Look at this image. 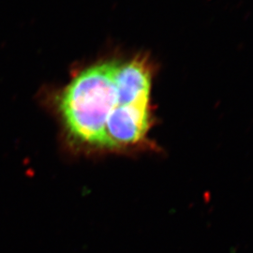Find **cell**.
Listing matches in <instances>:
<instances>
[{"mask_svg": "<svg viewBox=\"0 0 253 253\" xmlns=\"http://www.w3.org/2000/svg\"><path fill=\"white\" fill-rule=\"evenodd\" d=\"M116 65L110 59L83 69L57 97L64 127L78 145L103 148L105 127L119 104Z\"/></svg>", "mask_w": 253, "mask_h": 253, "instance_id": "6da1fadb", "label": "cell"}, {"mask_svg": "<svg viewBox=\"0 0 253 253\" xmlns=\"http://www.w3.org/2000/svg\"><path fill=\"white\" fill-rule=\"evenodd\" d=\"M151 124L150 100L130 103L119 101L105 127L103 148L121 149L140 144Z\"/></svg>", "mask_w": 253, "mask_h": 253, "instance_id": "7a4b0ae2", "label": "cell"}]
</instances>
